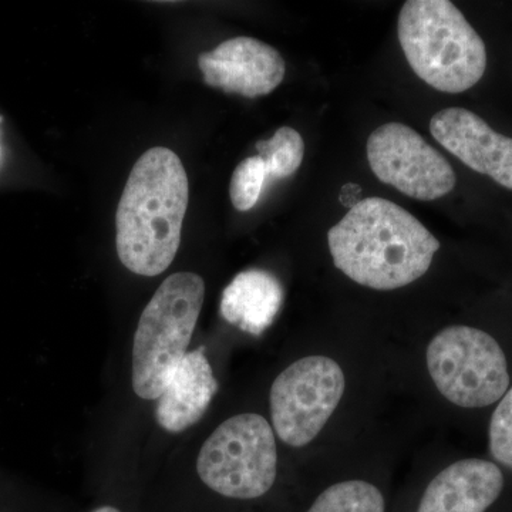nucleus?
<instances>
[{
    "label": "nucleus",
    "instance_id": "nucleus-5",
    "mask_svg": "<svg viewBox=\"0 0 512 512\" xmlns=\"http://www.w3.org/2000/svg\"><path fill=\"white\" fill-rule=\"evenodd\" d=\"M278 451L265 417L245 413L225 420L202 444L197 473L214 493L255 500L274 487Z\"/></svg>",
    "mask_w": 512,
    "mask_h": 512
},
{
    "label": "nucleus",
    "instance_id": "nucleus-10",
    "mask_svg": "<svg viewBox=\"0 0 512 512\" xmlns=\"http://www.w3.org/2000/svg\"><path fill=\"white\" fill-rule=\"evenodd\" d=\"M430 131L461 163L512 190V138L497 133L476 113L461 107L434 114Z\"/></svg>",
    "mask_w": 512,
    "mask_h": 512
},
{
    "label": "nucleus",
    "instance_id": "nucleus-17",
    "mask_svg": "<svg viewBox=\"0 0 512 512\" xmlns=\"http://www.w3.org/2000/svg\"><path fill=\"white\" fill-rule=\"evenodd\" d=\"M488 437L491 456L497 463L512 470V387L491 416Z\"/></svg>",
    "mask_w": 512,
    "mask_h": 512
},
{
    "label": "nucleus",
    "instance_id": "nucleus-14",
    "mask_svg": "<svg viewBox=\"0 0 512 512\" xmlns=\"http://www.w3.org/2000/svg\"><path fill=\"white\" fill-rule=\"evenodd\" d=\"M383 494L366 481H345L326 488L308 512H384Z\"/></svg>",
    "mask_w": 512,
    "mask_h": 512
},
{
    "label": "nucleus",
    "instance_id": "nucleus-8",
    "mask_svg": "<svg viewBox=\"0 0 512 512\" xmlns=\"http://www.w3.org/2000/svg\"><path fill=\"white\" fill-rule=\"evenodd\" d=\"M366 150L373 174L414 200H439L456 187L450 163L406 124L386 123L376 128Z\"/></svg>",
    "mask_w": 512,
    "mask_h": 512
},
{
    "label": "nucleus",
    "instance_id": "nucleus-2",
    "mask_svg": "<svg viewBox=\"0 0 512 512\" xmlns=\"http://www.w3.org/2000/svg\"><path fill=\"white\" fill-rule=\"evenodd\" d=\"M188 201V175L174 151L154 147L138 158L116 214L117 254L128 271L153 278L173 264Z\"/></svg>",
    "mask_w": 512,
    "mask_h": 512
},
{
    "label": "nucleus",
    "instance_id": "nucleus-7",
    "mask_svg": "<svg viewBox=\"0 0 512 512\" xmlns=\"http://www.w3.org/2000/svg\"><path fill=\"white\" fill-rule=\"evenodd\" d=\"M342 367L325 356L296 360L272 383V423L276 436L291 447L318 437L345 393Z\"/></svg>",
    "mask_w": 512,
    "mask_h": 512
},
{
    "label": "nucleus",
    "instance_id": "nucleus-15",
    "mask_svg": "<svg viewBox=\"0 0 512 512\" xmlns=\"http://www.w3.org/2000/svg\"><path fill=\"white\" fill-rule=\"evenodd\" d=\"M256 151L264 161L268 177L282 180L291 177L301 167L305 141L295 128L281 127L269 140L259 141Z\"/></svg>",
    "mask_w": 512,
    "mask_h": 512
},
{
    "label": "nucleus",
    "instance_id": "nucleus-4",
    "mask_svg": "<svg viewBox=\"0 0 512 512\" xmlns=\"http://www.w3.org/2000/svg\"><path fill=\"white\" fill-rule=\"evenodd\" d=\"M204 279L194 272L168 276L141 313L133 345V389L157 400L168 377L188 353L204 305Z\"/></svg>",
    "mask_w": 512,
    "mask_h": 512
},
{
    "label": "nucleus",
    "instance_id": "nucleus-18",
    "mask_svg": "<svg viewBox=\"0 0 512 512\" xmlns=\"http://www.w3.org/2000/svg\"><path fill=\"white\" fill-rule=\"evenodd\" d=\"M90 512H123L120 508L114 507V505H100V507L94 508Z\"/></svg>",
    "mask_w": 512,
    "mask_h": 512
},
{
    "label": "nucleus",
    "instance_id": "nucleus-1",
    "mask_svg": "<svg viewBox=\"0 0 512 512\" xmlns=\"http://www.w3.org/2000/svg\"><path fill=\"white\" fill-rule=\"evenodd\" d=\"M333 264L356 284L393 291L426 275L439 239L409 211L384 198L357 202L329 229Z\"/></svg>",
    "mask_w": 512,
    "mask_h": 512
},
{
    "label": "nucleus",
    "instance_id": "nucleus-3",
    "mask_svg": "<svg viewBox=\"0 0 512 512\" xmlns=\"http://www.w3.org/2000/svg\"><path fill=\"white\" fill-rule=\"evenodd\" d=\"M404 56L419 79L439 92H467L483 79L487 49L448 0H409L397 20Z\"/></svg>",
    "mask_w": 512,
    "mask_h": 512
},
{
    "label": "nucleus",
    "instance_id": "nucleus-16",
    "mask_svg": "<svg viewBox=\"0 0 512 512\" xmlns=\"http://www.w3.org/2000/svg\"><path fill=\"white\" fill-rule=\"evenodd\" d=\"M268 178L265 164L259 156L245 158L238 164L229 184V195L235 210L247 212L255 207Z\"/></svg>",
    "mask_w": 512,
    "mask_h": 512
},
{
    "label": "nucleus",
    "instance_id": "nucleus-6",
    "mask_svg": "<svg viewBox=\"0 0 512 512\" xmlns=\"http://www.w3.org/2000/svg\"><path fill=\"white\" fill-rule=\"evenodd\" d=\"M426 357L437 390L456 406H491L510 387L507 357L484 330L471 326L443 329L431 339Z\"/></svg>",
    "mask_w": 512,
    "mask_h": 512
},
{
    "label": "nucleus",
    "instance_id": "nucleus-11",
    "mask_svg": "<svg viewBox=\"0 0 512 512\" xmlns=\"http://www.w3.org/2000/svg\"><path fill=\"white\" fill-rule=\"evenodd\" d=\"M504 488L500 467L480 458L457 461L431 480L417 512H485Z\"/></svg>",
    "mask_w": 512,
    "mask_h": 512
},
{
    "label": "nucleus",
    "instance_id": "nucleus-9",
    "mask_svg": "<svg viewBox=\"0 0 512 512\" xmlns=\"http://www.w3.org/2000/svg\"><path fill=\"white\" fill-rule=\"evenodd\" d=\"M204 82L212 89L247 99L266 96L284 82V57L254 37H234L198 57Z\"/></svg>",
    "mask_w": 512,
    "mask_h": 512
},
{
    "label": "nucleus",
    "instance_id": "nucleus-12",
    "mask_svg": "<svg viewBox=\"0 0 512 512\" xmlns=\"http://www.w3.org/2000/svg\"><path fill=\"white\" fill-rule=\"evenodd\" d=\"M218 392V382L205 348L188 352L174 367L157 399V423L168 433H183L207 413Z\"/></svg>",
    "mask_w": 512,
    "mask_h": 512
},
{
    "label": "nucleus",
    "instance_id": "nucleus-13",
    "mask_svg": "<svg viewBox=\"0 0 512 512\" xmlns=\"http://www.w3.org/2000/svg\"><path fill=\"white\" fill-rule=\"evenodd\" d=\"M284 299V286L274 274L248 269L222 292L221 316L242 332L261 336L275 322Z\"/></svg>",
    "mask_w": 512,
    "mask_h": 512
}]
</instances>
